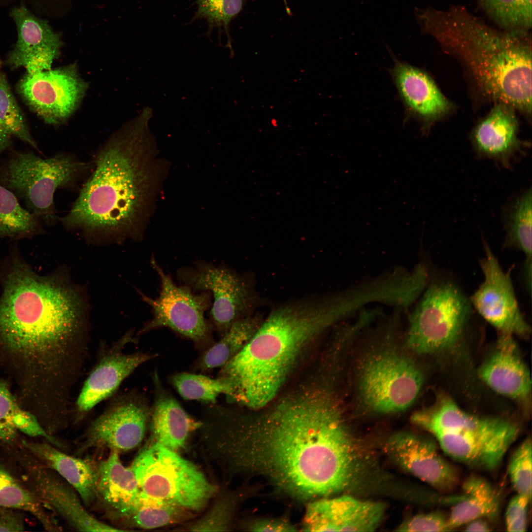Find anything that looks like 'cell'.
I'll use <instances>...</instances> for the list:
<instances>
[{"label": "cell", "instance_id": "cell-40", "mask_svg": "<svg viewBox=\"0 0 532 532\" xmlns=\"http://www.w3.org/2000/svg\"><path fill=\"white\" fill-rule=\"evenodd\" d=\"M398 532L449 531L448 517L441 512L419 514L404 520L396 528Z\"/></svg>", "mask_w": 532, "mask_h": 532}, {"label": "cell", "instance_id": "cell-47", "mask_svg": "<svg viewBox=\"0 0 532 532\" xmlns=\"http://www.w3.org/2000/svg\"><path fill=\"white\" fill-rule=\"evenodd\" d=\"M283 0L284 2V4H285V7H286V8H287V7H288V6H288V4H287V2H286V0Z\"/></svg>", "mask_w": 532, "mask_h": 532}, {"label": "cell", "instance_id": "cell-30", "mask_svg": "<svg viewBox=\"0 0 532 532\" xmlns=\"http://www.w3.org/2000/svg\"><path fill=\"white\" fill-rule=\"evenodd\" d=\"M43 223L0 183V237L18 239L43 232Z\"/></svg>", "mask_w": 532, "mask_h": 532}, {"label": "cell", "instance_id": "cell-20", "mask_svg": "<svg viewBox=\"0 0 532 532\" xmlns=\"http://www.w3.org/2000/svg\"><path fill=\"white\" fill-rule=\"evenodd\" d=\"M10 15L17 31V40L6 63L11 69L24 67L32 72L51 68L62 43L47 21L35 16L23 4L12 8Z\"/></svg>", "mask_w": 532, "mask_h": 532}, {"label": "cell", "instance_id": "cell-32", "mask_svg": "<svg viewBox=\"0 0 532 532\" xmlns=\"http://www.w3.org/2000/svg\"><path fill=\"white\" fill-rule=\"evenodd\" d=\"M532 189L515 198L506 209L505 245L523 252L532 262Z\"/></svg>", "mask_w": 532, "mask_h": 532}, {"label": "cell", "instance_id": "cell-25", "mask_svg": "<svg viewBox=\"0 0 532 532\" xmlns=\"http://www.w3.org/2000/svg\"><path fill=\"white\" fill-rule=\"evenodd\" d=\"M156 395L151 409L149 422L154 441L177 452L185 444L191 432L200 426L179 402L162 387L157 374L154 377Z\"/></svg>", "mask_w": 532, "mask_h": 532}, {"label": "cell", "instance_id": "cell-2", "mask_svg": "<svg viewBox=\"0 0 532 532\" xmlns=\"http://www.w3.org/2000/svg\"><path fill=\"white\" fill-rule=\"evenodd\" d=\"M82 301L55 275L37 274L14 259L2 280L0 347L27 373L33 392L72 396L89 351Z\"/></svg>", "mask_w": 532, "mask_h": 532}, {"label": "cell", "instance_id": "cell-8", "mask_svg": "<svg viewBox=\"0 0 532 532\" xmlns=\"http://www.w3.org/2000/svg\"><path fill=\"white\" fill-rule=\"evenodd\" d=\"M423 375L409 358L391 346L365 353L358 365L357 387L371 411L389 414L411 406L423 386Z\"/></svg>", "mask_w": 532, "mask_h": 532}, {"label": "cell", "instance_id": "cell-22", "mask_svg": "<svg viewBox=\"0 0 532 532\" xmlns=\"http://www.w3.org/2000/svg\"><path fill=\"white\" fill-rule=\"evenodd\" d=\"M391 74L408 117L426 125L449 110V101L424 71L395 59Z\"/></svg>", "mask_w": 532, "mask_h": 532}, {"label": "cell", "instance_id": "cell-3", "mask_svg": "<svg viewBox=\"0 0 532 532\" xmlns=\"http://www.w3.org/2000/svg\"><path fill=\"white\" fill-rule=\"evenodd\" d=\"M146 115L122 127L96 154L93 171L68 213L67 229L122 238L138 233L146 197Z\"/></svg>", "mask_w": 532, "mask_h": 532}, {"label": "cell", "instance_id": "cell-21", "mask_svg": "<svg viewBox=\"0 0 532 532\" xmlns=\"http://www.w3.org/2000/svg\"><path fill=\"white\" fill-rule=\"evenodd\" d=\"M499 333L495 350L480 366L478 375L500 395L518 400H527L532 390L530 372L513 335Z\"/></svg>", "mask_w": 532, "mask_h": 532}, {"label": "cell", "instance_id": "cell-9", "mask_svg": "<svg viewBox=\"0 0 532 532\" xmlns=\"http://www.w3.org/2000/svg\"><path fill=\"white\" fill-rule=\"evenodd\" d=\"M471 310L470 300L456 284L432 282L409 316L407 346L422 355L451 349L460 339Z\"/></svg>", "mask_w": 532, "mask_h": 532}, {"label": "cell", "instance_id": "cell-4", "mask_svg": "<svg viewBox=\"0 0 532 532\" xmlns=\"http://www.w3.org/2000/svg\"><path fill=\"white\" fill-rule=\"evenodd\" d=\"M342 317L332 297L290 304L272 311L243 348L221 367L229 400L252 409L269 403L304 347Z\"/></svg>", "mask_w": 532, "mask_h": 532}, {"label": "cell", "instance_id": "cell-46", "mask_svg": "<svg viewBox=\"0 0 532 532\" xmlns=\"http://www.w3.org/2000/svg\"><path fill=\"white\" fill-rule=\"evenodd\" d=\"M17 1H20L22 4H23L26 6V4L28 5V6L32 8V7L34 5L35 0H0V3L3 4H9L10 2Z\"/></svg>", "mask_w": 532, "mask_h": 532}, {"label": "cell", "instance_id": "cell-39", "mask_svg": "<svg viewBox=\"0 0 532 532\" xmlns=\"http://www.w3.org/2000/svg\"><path fill=\"white\" fill-rule=\"evenodd\" d=\"M532 445L531 438L525 439L510 459L508 473L517 494L532 499Z\"/></svg>", "mask_w": 532, "mask_h": 532}, {"label": "cell", "instance_id": "cell-42", "mask_svg": "<svg viewBox=\"0 0 532 532\" xmlns=\"http://www.w3.org/2000/svg\"><path fill=\"white\" fill-rule=\"evenodd\" d=\"M23 511L11 507H0V532H23L25 530Z\"/></svg>", "mask_w": 532, "mask_h": 532}, {"label": "cell", "instance_id": "cell-17", "mask_svg": "<svg viewBox=\"0 0 532 532\" xmlns=\"http://www.w3.org/2000/svg\"><path fill=\"white\" fill-rule=\"evenodd\" d=\"M136 339L129 332L111 345L101 348L75 402L73 412L77 419L111 397L138 367L155 357V355L142 352H125L126 345L135 343Z\"/></svg>", "mask_w": 532, "mask_h": 532}, {"label": "cell", "instance_id": "cell-19", "mask_svg": "<svg viewBox=\"0 0 532 532\" xmlns=\"http://www.w3.org/2000/svg\"><path fill=\"white\" fill-rule=\"evenodd\" d=\"M382 502L363 500L350 494L324 498L308 505L303 521L307 532H373L384 518Z\"/></svg>", "mask_w": 532, "mask_h": 532}, {"label": "cell", "instance_id": "cell-28", "mask_svg": "<svg viewBox=\"0 0 532 532\" xmlns=\"http://www.w3.org/2000/svg\"><path fill=\"white\" fill-rule=\"evenodd\" d=\"M462 493L451 499L453 507L448 516L449 531L477 518L495 516L500 504L498 490L485 478L472 475L462 485Z\"/></svg>", "mask_w": 532, "mask_h": 532}, {"label": "cell", "instance_id": "cell-26", "mask_svg": "<svg viewBox=\"0 0 532 532\" xmlns=\"http://www.w3.org/2000/svg\"><path fill=\"white\" fill-rule=\"evenodd\" d=\"M0 507H8L29 512L47 531L61 528L46 508L28 490L22 471L9 444L0 442Z\"/></svg>", "mask_w": 532, "mask_h": 532}, {"label": "cell", "instance_id": "cell-38", "mask_svg": "<svg viewBox=\"0 0 532 532\" xmlns=\"http://www.w3.org/2000/svg\"><path fill=\"white\" fill-rule=\"evenodd\" d=\"M237 496L224 493L217 498L208 510L188 527L191 532L230 531L237 504Z\"/></svg>", "mask_w": 532, "mask_h": 532}, {"label": "cell", "instance_id": "cell-31", "mask_svg": "<svg viewBox=\"0 0 532 532\" xmlns=\"http://www.w3.org/2000/svg\"><path fill=\"white\" fill-rule=\"evenodd\" d=\"M260 325L251 318H242L233 322L221 339L203 354L199 368L206 370L223 367L247 343Z\"/></svg>", "mask_w": 532, "mask_h": 532}, {"label": "cell", "instance_id": "cell-15", "mask_svg": "<svg viewBox=\"0 0 532 532\" xmlns=\"http://www.w3.org/2000/svg\"><path fill=\"white\" fill-rule=\"evenodd\" d=\"M150 412L146 402L137 394L117 396L90 424L79 450L105 447L119 453L136 448L145 436Z\"/></svg>", "mask_w": 532, "mask_h": 532}, {"label": "cell", "instance_id": "cell-11", "mask_svg": "<svg viewBox=\"0 0 532 532\" xmlns=\"http://www.w3.org/2000/svg\"><path fill=\"white\" fill-rule=\"evenodd\" d=\"M412 419L434 437L469 449L495 441L516 439L520 432L509 420L470 414L447 397L440 398L429 409L415 413Z\"/></svg>", "mask_w": 532, "mask_h": 532}, {"label": "cell", "instance_id": "cell-44", "mask_svg": "<svg viewBox=\"0 0 532 532\" xmlns=\"http://www.w3.org/2000/svg\"><path fill=\"white\" fill-rule=\"evenodd\" d=\"M466 532H489L490 526L485 518H477L468 522L466 524Z\"/></svg>", "mask_w": 532, "mask_h": 532}, {"label": "cell", "instance_id": "cell-12", "mask_svg": "<svg viewBox=\"0 0 532 532\" xmlns=\"http://www.w3.org/2000/svg\"><path fill=\"white\" fill-rule=\"evenodd\" d=\"M28 490L48 509L80 532H118L91 515L76 491L55 471L41 463L19 442L10 445Z\"/></svg>", "mask_w": 532, "mask_h": 532}, {"label": "cell", "instance_id": "cell-18", "mask_svg": "<svg viewBox=\"0 0 532 532\" xmlns=\"http://www.w3.org/2000/svg\"><path fill=\"white\" fill-rule=\"evenodd\" d=\"M436 445L422 435L400 432L386 439L383 450L403 470L440 492H449L458 485L459 473Z\"/></svg>", "mask_w": 532, "mask_h": 532}, {"label": "cell", "instance_id": "cell-7", "mask_svg": "<svg viewBox=\"0 0 532 532\" xmlns=\"http://www.w3.org/2000/svg\"><path fill=\"white\" fill-rule=\"evenodd\" d=\"M154 441L131 466L141 492L189 511L202 510L216 492L215 486L192 463Z\"/></svg>", "mask_w": 532, "mask_h": 532}, {"label": "cell", "instance_id": "cell-6", "mask_svg": "<svg viewBox=\"0 0 532 532\" xmlns=\"http://www.w3.org/2000/svg\"><path fill=\"white\" fill-rule=\"evenodd\" d=\"M93 167L71 154L42 158L32 151H13L0 162V183L43 224L58 220L54 198L58 189L75 187Z\"/></svg>", "mask_w": 532, "mask_h": 532}, {"label": "cell", "instance_id": "cell-35", "mask_svg": "<svg viewBox=\"0 0 532 532\" xmlns=\"http://www.w3.org/2000/svg\"><path fill=\"white\" fill-rule=\"evenodd\" d=\"M170 382L180 395L186 400H197L215 404L221 394L227 396L228 385L221 379H213L198 374L181 372L172 375Z\"/></svg>", "mask_w": 532, "mask_h": 532}, {"label": "cell", "instance_id": "cell-14", "mask_svg": "<svg viewBox=\"0 0 532 532\" xmlns=\"http://www.w3.org/2000/svg\"><path fill=\"white\" fill-rule=\"evenodd\" d=\"M177 278L195 292L211 294V322L220 333L223 334L233 322L243 318L248 304L246 284L225 265L198 261L193 266L179 269Z\"/></svg>", "mask_w": 532, "mask_h": 532}, {"label": "cell", "instance_id": "cell-43", "mask_svg": "<svg viewBox=\"0 0 532 532\" xmlns=\"http://www.w3.org/2000/svg\"><path fill=\"white\" fill-rule=\"evenodd\" d=\"M253 532H294V526L287 521L280 520L263 519L257 520L249 527Z\"/></svg>", "mask_w": 532, "mask_h": 532}, {"label": "cell", "instance_id": "cell-1", "mask_svg": "<svg viewBox=\"0 0 532 532\" xmlns=\"http://www.w3.org/2000/svg\"><path fill=\"white\" fill-rule=\"evenodd\" d=\"M335 406L325 395L307 394L253 425L228 421L213 436V453L228 469L260 473L299 498L360 492L372 456Z\"/></svg>", "mask_w": 532, "mask_h": 532}, {"label": "cell", "instance_id": "cell-5", "mask_svg": "<svg viewBox=\"0 0 532 532\" xmlns=\"http://www.w3.org/2000/svg\"><path fill=\"white\" fill-rule=\"evenodd\" d=\"M447 51L467 65L484 93L527 113L532 110V48L529 31H499L465 7L430 8L422 25Z\"/></svg>", "mask_w": 532, "mask_h": 532}, {"label": "cell", "instance_id": "cell-16", "mask_svg": "<svg viewBox=\"0 0 532 532\" xmlns=\"http://www.w3.org/2000/svg\"><path fill=\"white\" fill-rule=\"evenodd\" d=\"M484 249L480 263L484 281L472 296L471 304L499 333L528 337L531 328L520 311L510 276L485 243Z\"/></svg>", "mask_w": 532, "mask_h": 532}, {"label": "cell", "instance_id": "cell-24", "mask_svg": "<svg viewBox=\"0 0 532 532\" xmlns=\"http://www.w3.org/2000/svg\"><path fill=\"white\" fill-rule=\"evenodd\" d=\"M19 442L71 485L85 506L93 502L98 497L97 468L87 460L62 452L48 441L20 437Z\"/></svg>", "mask_w": 532, "mask_h": 532}, {"label": "cell", "instance_id": "cell-29", "mask_svg": "<svg viewBox=\"0 0 532 532\" xmlns=\"http://www.w3.org/2000/svg\"><path fill=\"white\" fill-rule=\"evenodd\" d=\"M20 432L31 437L43 438L57 447L62 446L33 413L21 408L7 383L0 379V442L15 444L20 438Z\"/></svg>", "mask_w": 532, "mask_h": 532}, {"label": "cell", "instance_id": "cell-36", "mask_svg": "<svg viewBox=\"0 0 532 532\" xmlns=\"http://www.w3.org/2000/svg\"><path fill=\"white\" fill-rule=\"evenodd\" d=\"M0 59V122L11 136L15 137L40 152L32 136L24 115L19 107L2 70Z\"/></svg>", "mask_w": 532, "mask_h": 532}, {"label": "cell", "instance_id": "cell-34", "mask_svg": "<svg viewBox=\"0 0 532 532\" xmlns=\"http://www.w3.org/2000/svg\"><path fill=\"white\" fill-rule=\"evenodd\" d=\"M486 13L505 31L532 27V0H477Z\"/></svg>", "mask_w": 532, "mask_h": 532}, {"label": "cell", "instance_id": "cell-27", "mask_svg": "<svg viewBox=\"0 0 532 532\" xmlns=\"http://www.w3.org/2000/svg\"><path fill=\"white\" fill-rule=\"evenodd\" d=\"M97 470L98 497L118 516L130 517L141 492L131 467L125 466L118 453L111 451Z\"/></svg>", "mask_w": 532, "mask_h": 532}, {"label": "cell", "instance_id": "cell-13", "mask_svg": "<svg viewBox=\"0 0 532 532\" xmlns=\"http://www.w3.org/2000/svg\"><path fill=\"white\" fill-rule=\"evenodd\" d=\"M88 86L75 64L26 72L16 90L27 106L47 124H57L77 109Z\"/></svg>", "mask_w": 532, "mask_h": 532}, {"label": "cell", "instance_id": "cell-23", "mask_svg": "<svg viewBox=\"0 0 532 532\" xmlns=\"http://www.w3.org/2000/svg\"><path fill=\"white\" fill-rule=\"evenodd\" d=\"M511 106L498 102L474 130L472 141L476 153L509 168L520 149L517 122Z\"/></svg>", "mask_w": 532, "mask_h": 532}, {"label": "cell", "instance_id": "cell-33", "mask_svg": "<svg viewBox=\"0 0 532 532\" xmlns=\"http://www.w3.org/2000/svg\"><path fill=\"white\" fill-rule=\"evenodd\" d=\"M189 512L179 506L140 492L130 517L136 526L152 529L179 523L188 516Z\"/></svg>", "mask_w": 532, "mask_h": 532}, {"label": "cell", "instance_id": "cell-45", "mask_svg": "<svg viewBox=\"0 0 532 532\" xmlns=\"http://www.w3.org/2000/svg\"><path fill=\"white\" fill-rule=\"evenodd\" d=\"M11 137L0 122V154L10 147L12 144Z\"/></svg>", "mask_w": 532, "mask_h": 532}, {"label": "cell", "instance_id": "cell-10", "mask_svg": "<svg viewBox=\"0 0 532 532\" xmlns=\"http://www.w3.org/2000/svg\"><path fill=\"white\" fill-rule=\"evenodd\" d=\"M150 263L160 278V291L155 299L138 291L141 299L151 307L153 315L139 333L165 327L195 342L207 340L212 325L205 318V313L211 305V294L197 293L188 286L177 285L154 256Z\"/></svg>", "mask_w": 532, "mask_h": 532}, {"label": "cell", "instance_id": "cell-37", "mask_svg": "<svg viewBox=\"0 0 532 532\" xmlns=\"http://www.w3.org/2000/svg\"><path fill=\"white\" fill-rule=\"evenodd\" d=\"M198 10L193 20L205 19L208 32L217 28L219 33L224 31L231 44L229 26L232 20L242 10L244 0H197Z\"/></svg>", "mask_w": 532, "mask_h": 532}, {"label": "cell", "instance_id": "cell-41", "mask_svg": "<svg viewBox=\"0 0 532 532\" xmlns=\"http://www.w3.org/2000/svg\"><path fill=\"white\" fill-rule=\"evenodd\" d=\"M531 499L517 494L509 501L505 515V525L509 532H524L528 527V510Z\"/></svg>", "mask_w": 532, "mask_h": 532}]
</instances>
